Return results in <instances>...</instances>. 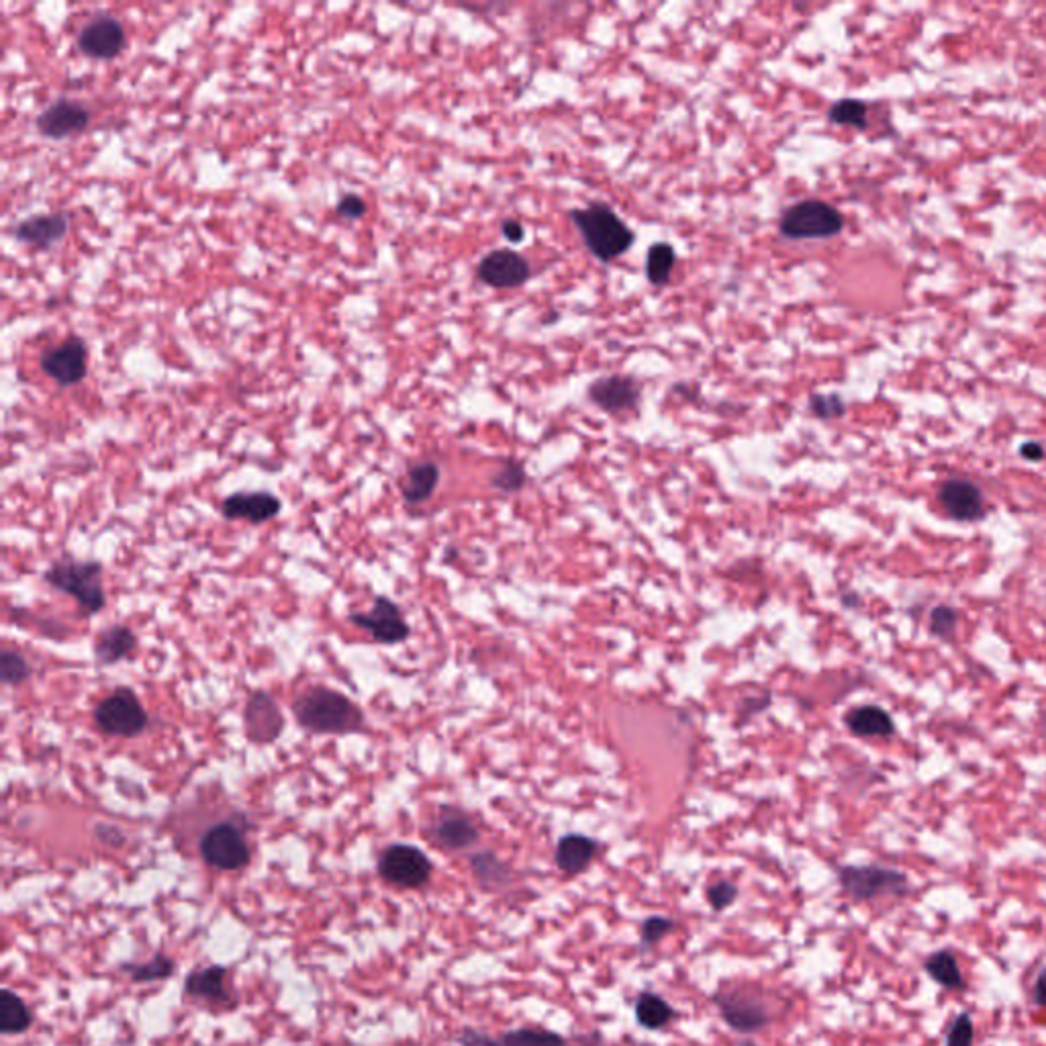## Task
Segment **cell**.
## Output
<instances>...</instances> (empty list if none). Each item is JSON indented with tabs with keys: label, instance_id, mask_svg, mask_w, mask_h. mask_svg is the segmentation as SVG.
I'll list each match as a JSON object with an SVG mask.
<instances>
[{
	"label": "cell",
	"instance_id": "cb8c5ba5",
	"mask_svg": "<svg viewBox=\"0 0 1046 1046\" xmlns=\"http://www.w3.org/2000/svg\"><path fill=\"white\" fill-rule=\"evenodd\" d=\"M137 646L135 634L125 626H113L105 630L97 642H94V658L101 667H111L125 656H129Z\"/></svg>",
	"mask_w": 1046,
	"mask_h": 1046
},
{
	"label": "cell",
	"instance_id": "484cf974",
	"mask_svg": "<svg viewBox=\"0 0 1046 1046\" xmlns=\"http://www.w3.org/2000/svg\"><path fill=\"white\" fill-rule=\"evenodd\" d=\"M440 481V468L434 462L415 464L403 483V497L407 503H423L432 497Z\"/></svg>",
	"mask_w": 1046,
	"mask_h": 1046
},
{
	"label": "cell",
	"instance_id": "1f68e13d",
	"mask_svg": "<svg viewBox=\"0 0 1046 1046\" xmlns=\"http://www.w3.org/2000/svg\"><path fill=\"white\" fill-rule=\"evenodd\" d=\"M928 973L944 987H963V977H961V971L957 967V961L955 957L950 953H938L934 955L928 965H926Z\"/></svg>",
	"mask_w": 1046,
	"mask_h": 1046
},
{
	"label": "cell",
	"instance_id": "d4e9b609",
	"mask_svg": "<svg viewBox=\"0 0 1046 1046\" xmlns=\"http://www.w3.org/2000/svg\"><path fill=\"white\" fill-rule=\"evenodd\" d=\"M634 1012H636L638 1024L642 1028H646V1030L667 1028L675 1020V1016H677L675 1008L667 1000H664L662 995L652 993V991H642L638 995Z\"/></svg>",
	"mask_w": 1046,
	"mask_h": 1046
},
{
	"label": "cell",
	"instance_id": "e0dca14e",
	"mask_svg": "<svg viewBox=\"0 0 1046 1046\" xmlns=\"http://www.w3.org/2000/svg\"><path fill=\"white\" fill-rule=\"evenodd\" d=\"M280 509V499L266 491L233 493L221 505V511L227 519H246L250 523L270 521L280 513Z\"/></svg>",
	"mask_w": 1046,
	"mask_h": 1046
},
{
	"label": "cell",
	"instance_id": "74e56055",
	"mask_svg": "<svg viewBox=\"0 0 1046 1046\" xmlns=\"http://www.w3.org/2000/svg\"><path fill=\"white\" fill-rule=\"evenodd\" d=\"M957 628V613L946 605H938L930 617V632L938 638H948Z\"/></svg>",
	"mask_w": 1046,
	"mask_h": 1046
},
{
	"label": "cell",
	"instance_id": "603a6c76",
	"mask_svg": "<svg viewBox=\"0 0 1046 1046\" xmlns=\"http://www.w3.org/2000/svg\"><path fill=\"white\" fill-rule=\"evenodd\" d=\"M846 726L852 734L865 738H885L895 732L889 713L877 705H863L846 716Z\"/></svg>",
	"mask_w": 1046,
	"mask_h": 1046
},
{
	"label": "cell",
	"instance_id": "8992f818",
	"mask_svg": "<svg viewBox=\"0 0 1046 1046\" xmlns=\"http://www.w3.org/2000/svg\"><path fill=\"white\" fill-rule=\"evenodd\" d=\"M201 854L207 865L219 871H237L250 863V848L244 834L227 822L205 832L201 838Z\"/></svg>",
	"mask_w": 1046,
	"mask_h": 1046
},
{
	"label": "cell",
	"instance_id": "7a4b0ae2",
	"mask_svg": "<svg viewBox=\"0 0 1046 1046\" xmlns=\"http://www.w3.org/2000/svg\"><path fill=\"white\" fill-rule=\"evenodd\" d=\"M570 219L581 231L585 246L601 262H611L624 256L634 244V231L617 217L611 207L603 203L570 211Z\"/></svg>",
	"mask_w": 1046,
	"mask_h": 1046
},
{
	"label": "cell",
	"instance_id": "6da1fadb",
	"mask_svg": "<svg viewBox=\"0 0 1046 1046\" xmlns=\"http://www.w3.org/2000/svg\"><path fill=\"white\" fill-rule=\"evenodd\" d=\"M301 728L313 734H358L364 730V713L340 691L313 687L293 703Z\"/></svg>",
	"mask_w": 1046,
	"mask_h": 1046
},
{
	"label": "cell",
	"instance_id": "e575fe53",
	"mask_svg": "<svg viewBox=\"0 0 1046 1046\" xmlns=\"http://www.w3.org/2000/svg\"><path fill=\"white\" fill-rule=\"evenodd\" d=\"M677 928V924L669 918L664 916H650L642 922V930H640V944L642 948H652L656 946L664 936L671 934L673 930Z\"/></svg>",
	"mask_w": 1046,
	"mask_h": 1046
},
{
	"label": "cell",
	"instance_id": "52a82bcc",
	"mask_svg": "<svg viewBox=\"0 0 1046 1046\" xmlns=\"http://www.w3.org/2000/svg\"><path fill=\"white\" fill-rule=\"evenodd\" d=\"M724 1022L740 1034H754L771 1024L769 1008L763 1000L744 989H730L713 995Z\"/></svg>",
	"mask_w": 1046,
	"mask_h": 1046
},
{
	"label": "cell",
	"instance_id": "b9f144b4",
	"mask_svg": "<svg viewBox=\"0 0 1046 1046\" xmlns=\"http://www.w3.org/2000/svg\"><path fill=\"white\" fill-rule=\"evenodd\" d=\"M501 231L505 235V240L511 242V244H519L523 240V235H526V231H523V225L519 221H515V219L503 221Z\"/></svg>",
	"mask_w": 1046,
	"mask_h": 1046
},
{
	"label": "cell",
	"instance_id": "4316f807",
	"mask_svg": "<svg viewBox=\"0 0 1046 1046\" xmlns=\"http://www.w3.org/2000/svg\"><path fill=\"white\" fill-rule=\"evenodd\" d=\"M225 975H227L225 967H209V969L195 971L186 979V991L197 997H203V1000L225 1002L227 1000V991L223 987Z\"/></svg>",
	"mask_w": 1046,
	"mask_h": 1046
},
{
	"label": "cell",
	"instance_id": "3957f363",
	"mask_svg": "<svg viewBox=\"0 0 1046 1046\" xmlns=\"http://www.w3.org/2000/svg\"><path fill=\"white\" fill-rule=\"evenodd\" d=\"M45 583L54 589L72 595L86 615L105 609L103 564L97 560H60L43 575Z\"/></svg>",
	"mask_w": 1046,
	"mask_h": 1046
},
{
	"label": "cell",
	"instance_id": "d6986e66",
	"mask_svg": "<svg viewBox=\"0 0 1046 1046\" xmlns=\"http://www.w3.org/2000/svg\"><path fill=\"white\" fill-rule=\"evenodd\" d=\"M432 836L436 844L448 850H464L479 840V830L460 810L444 807L432 828Z\"/></svg>",
	"mask_w": 1046,
	"mask_h": 1046
},
{
	"label": "cell",
	"instance_id": "5b68a950",
	"mask_svg": "<svg viewBox=\"0 0 1046 1046\" xmlns=\"http://www.w3.org/2000/svg\"><path fill=\"white\" fill-rule=\"evenodd\" d=\"M94 720L101 732L119 738H135L148 728V713L139 703L137 695L127 689H115L94 709Z\"/></svg>",
	"mask_w": 1046,
	"mask_h": 1046
},
{
	"label": "cell",
	"instance_id": "f546056e",
	"mask_svg": "<svg viewBox=\"0 0 1046 1046\" xmlns=\"http://www.w3.org/2000/svg\"><path fill=\"white\" fill-rule=\"evenodd\" d=\"M472 871L485 889H501L509 883V869L495 857L493 852H481L472 857Z\"/></svg>",
	"mask_w": 1046,
	"mask_h": 1046
},
{
	"label": "cell",
	"instance_id": "8fae6325",
	"mask_svg": "<svg viewBox=\"0 0 1046 1046\" xmlns=\"http://www.w3.org/2000/svg\"><path fill=\"white\" fill-rule=\"evenodd\" d=\"M86 344L78 338H68L56 348H47L41 356L43 372L54 378L56 383L70 387L80 383L86 374Z\"/></svg>",
	"mask_w": 1046,
	"mask_h": 1046
},
{
	"label": "cell",
	"instance_id": "d590c367",
	"mask_svg": "<svg viewBox=\"0 0 1046 1046\" xmlns=\"http://www.w3.org/2000/svg\"><path fill=\"white\" fill-rule=\"evenodd\" d=\"M707 901L713 912H724L738 897V887L732 881H718L707 887Z\"/></svg>",
	"mask_w": 1046,
	"mask_h": 1046
},
{
	"label": "cell",
	"instance_id": "83f0119b",
	"mask_svg": "<svg viewBox=\"0 0 1046 1046\" xmlns=\"http://www.w3.org/2000/svg\"><path fill=\"white\" fill-rule=\"evenodd\" d=\"M31 1026L29 1008L21 997L9 989L0 997V1030L5 1034H21Z\"/></svg>",
	"mask_w": 1046,
	"mask_h": 1046
},
{
	"label": "cell",
	"instance_id": "f1b7e54d",
	"mask_svg": "<svg viewBox=\"0 0 1046 1046\" xmlns=\"http://www.w3.org/2000/svg\"><path fill=\"white\" fill-rule=\"evenodd\" d=\"M677 264V254L669 244H654L646 256V278L654 287L667 284Z\"/></svg>",
	"mask_w": 1046,
	"mask_h": 1046
},
{
	"label": "cell",
	"instance_id": "44dd1931",
	"mask_svg": "<svg viewBox=\"0 0 1046 1046\" xmlns=\"http://www.w3.org/2000/svg\"><path fill=\"white\" fill-rule=\"evenodd\" d=\"M597 842L583 834H568L562 836L556 846V865L566 875H579L583 873L591 861L595 859Z\"/></svg>",
	"mask_w": 1046,
	"mask_h": 1046
},
{
	"label": "cell",
	"instance_id": "4fadbf2b",
	"mask_svg": "<svg viewBox=\"0 0 1046 1046\" xmlns=\"http://www.w3.org/2000/svg\"><path fill=\"white\" fill-rule=\"evenodd\" d=\"M125 45L123 25L115 17L92 19L78 35V47L82 54L94 60H111L119 56Z\"/></svg>",
	"mask_w": 1046,
	"mask_h": 1046
},
{
	"label": "cell",
	"instance_id": "8d00e7d4",
	"mask_svg": "<svg viewBox=\"0 0 1046 1046\" xmlns=\"http://www.w3.org/2000/svg\"><path fill=\"white\" fill-rule=\"evenodd\" d=\"M810 411L820 417V419H836L840 415H844L846 411V405L842 401L840 395L832 393V395H814L810 399Z\"/></svg>",
	"mask_w": 1046,
	"mask_h": 1046
},
{
	"label": "cell",
	"instance_id": "7402d4cb",
	"mask_svg": "<svg viewBox=\"0 0 1046 1046\" xmlns=\"http://www.w3.org/2000/svg\"><path fill=\"white\" fill-rule=\"evenodd\" d=\"M66 231H68V217L58 213V215H37V217L23 221L17 227L15 235L25 244H31L37 248H47V246L60 242L66 235Z\"/></svg>",
	"mask_w": 1046,
	"mask_h": 1046
},
{
	"label": "cell",
	"instance_id": "ab89813d",
	"mask_svg": "<svg viewBox=\"0 0 1046 1046\" xmlns=\"http://www.w3.org/2000/svg\"><path fill=\"white\" fill-rule=\"evenodd\" d=\"M973 1044V1022L967 1014H961L950 1026L946 1046H971Z\"/></svg>",
	"mask_w": 1046,
	"mask_h": 1046
},
{
	"label": "cell",
	"instance_id": "d6a6232c",
	"mask_svg": "<svg viewBox=\"0 0 1046 1046\" xmlns=\"http://www.w3.org/2000/svg\"><path fill=\"white\" fill-rule=\"evenodd\" d=\"M29 675H31V669L21 654L11 652V650H5L3 654H0V679H3L5 685L23 683L25 679H29Z\"/></svg>",
	"mask_w": 1046,
	"mask_h": 1046
},
{
	"label": "cell",
	"instance_id": "ee69618b",
	"mask_svg": "<svg viewBox=\"0 0 1046 1046\" xmlns=\"http://www.w3.org/2000/svg\"><path fill=\"white\" fill-rule=\"evenodd\" d=\"M1034 1002L1038 1006H1046V969L1038 975L1034 985Z\"/></svg>",
	"mask_w": 1046,
	"mask_h": 1046
},
{
	"label": "cell",
	"instance_id": "f35d334b",
	"mask_svg": "<svg viewBox=\"0 0 1046 1046\" xmlns=\"http://www.w3.org/2000/svg\"><path fill=\"white\" fill-rule=\"evenodd\" d=\"M523 483H526V472L515 462H507L493 477V487L501 491H517Z\"/></svg>",
	"mask_w": 1046,
	"mask_h": 1046
},
{
	"label": "cell",
	"instance_id": "9a60e30c",
	"mask_svg": "<svg viewBox=\"0 0 1046 1046\" xmlns=\"http://www.w3.org/2000/svg\"><path fill=\"white\" fill-rule=\"evenodd\" d=\"M640 393V380L624 374L603 376L589 387V399L607 413H620L636 407Z\"/></svg>",
	"mask_w": 1046,
	"mask_h": 1046
},
{
	"label": "cell",
	"instance_id": "7c38bea8",
	"mask_svg": "<svg viewBox=\"0 0 1046 1046\" xmlns=\"http://www.w3.org/2000/svg\"><path fill=\"white\" fill-rule=\"evenodd\" d=\"M530 274V264L511 250H495L487 254L477 268L479 280L493 289L521 287L523 282H528Z\"/></svg>",
	"mask_w": 1046,
	"mask_h": 1046
},
{
	"label": "cell",
	"instance_id": "836d02e7",
	"mask_svg": "<svg viewBox=\"0 0 1046 1046\" xmlns=\"http://www.w3.org/2000/svg\"><path fill=\"white\" fill-rule=\"evenodd\" d=\"M137 983H144V981H156V979H166L170 973H172V961L164 955H158L156 959H152L150 963H144V965H125L123 967Z\"/></svg>",
	"mask_w": 1046,
	"mask_h": 1046
},
{
	"label": "cell",
	"instance_id": "5bb4252c",
	"mask_svg": "<svg viewBox=\"0 0 1046 1046\" xmlns=\"http://www.w3.org/2000/svg\"><path fill=\"white\" fill-rule=\"evenodd\" d=\"M246 736L256 744L274 742L284 728V718L266 691H254L246 703Z\"/></svg>",
	"mask_w": 1046,
	"mask_h": 1046
},
{
	"label": "cell",
	"instance_id": "f6af8a7d",
	"mask_svg": "<svg viewBox=\"0 0 1046 1046\" xmlns=\"http://www.w3.org/2000/svg\"><path fill=\"white\" fill-rule=\"evenodd\" d=\"M738 1046H754V1044H752V1042H740Z\"/></svg>",
	"mask_w": 1046,
	"mask_h": 1046
},
{
	"label": "cell",
	"instance_id": "2e32d148",
	"mask_svg": "<svg viewBox=\"0 0 1046 1046\" xmlns=\"http://www.w3.org/2000/svg\"><path fill=\"white\" fill-rule=\"evenodd\" d=\"M88 119H90V113H88V109L84 105L68 101V99H62V101L54 103L52 107H47L39 115L37 129L45 137L62 139V137H68L72 133L82 131L88 125Z\"/></svg>",
	"mask_w": 1046,
	"mask_h": 1046
},
{
	"label": "cell",
	"instance_id": "30bf717a",
	"mask_svg": "<svg viewBox=\"0 0 1046 1046\" xmlns=\"http://www.w3.org/2000/svg\"><path fill=\"white\" fill-rule=\"evenodd\" d=\"M840 883L844 891L857 899H871L877 895L901 893L908 887V879L903 873L869 865V867H842Z\"/></svg>",
	"mask_w": 1046,
	"mask_h": 1046
},
{
	"label": "cell",
	"instance_id": "60d3db41",
	"mask_svg": "<svg viewBox=\"0 0 1046 1046\" xmlns=\"http://www.w3.org/2000/svg\"><path fill=\"white\" fill-rule=\"evenodd\" d=\"M364 211H366V205H364V201H362L360 197H356V195H346V197L338 203V213H340L342 217H346V219H358V217L364 215Z\"/></svg>",
	"mask_w": 1046,
	"mask_h": 1046
},
{
	"label": "cell",
	"instance_id": "277c9868",
	"mask_svg": "<svg viewBox=\"0 0 1046 1046\" xmlns=\"http://www.w3.org/2000/svg\"><path fill=\"white\" fill-rule=\"evenodd\" d=\"M844 229V217L824 201H801L789 207L779 223L789 240H828Z\"/></svg>",
	"mask_w": 1046,
	"mask_h": 1046
},
{
	"label": "cell",
	"instance_id": "4dcf8cb0",
	"mask_svg": "<svg viewBox=\"0 0 1046 1046\" xmlns=\"http://www.w3.org/2000/svg\"><path fill=\"white\" fill-rule=\"evenodd\" d=\"M828 119L836 125L865 129L867 127V105L857 99H842L830 107Z\"/></svg>",
	"mask_w": 1046,
	"mask_h": 1046
},
{
	"label": "cell",
	"instance_id": "7bdbcfd3",
	"mask_svg": "<svg viewBox=\"0 0 1046 1046\" xmlns=\"http://www.w3.org/2000/svg\"><path fill=\"white\" fill-rule=\"evenodd\" d=\"M1020 454L1022 458L1026 460H1032V462H1038L1044 458V448L1038 444V442H1024L1020 446Z\"/></svg>",
	"mask_w": 1046,
	"mask_h": 1046
},
{
	"label": "cell",
	"instance_id": "ffe728a7",
	"mask_svg": "<svg viewBox=\"0 0 1046 1046\" xmlns=\"http://www.w3.org/2000/svg\"><path fill=\"white\" fill-rule=\"evenodd\" d=\"M938 499L950 517L973 521L983 515L981 491L969 481H948L940 487Z\"/></svg>",
	"mask_w": 1046,
	"mask_h": 1046
},
{
	"label": "cell",
	"instance_id": "ac0fdd59",
	"mask_svg": "<svg viewBox=\"0 0 1046 1046\" xmlns=\"http://www.w3.org/2000/svg\"><path fill=\"white\" fill-rule=\"evenodd\" d=\"M462 1046H566V1038L542 1028H517L505 1032L501 1038H489L474 1030H464L460 1034Z\"/></svg>",
	"mask_w": 1046,
	"mask_h": 1046
},
{
	"label": "cell",
	"instance_id": "ba28073f",
	"mask_svg": "<svg viewBox=\"0 0 1046 1046\" xmlns=\"http://www.w3.org/2000/svg\"><path fill=\"white\" fill-rule=\"evenodd\" d=\"M378 871L387 881L399 887H421L432 875V861L411 844H393L380 854Z\"/></svg>",
	"mask_w": 1046,
	"mask_h": 1046
},
{
	"label": "cell",
	"instance_id": "9c48e42d",
	"mask_svg": "<svg viewBox=\"0 0 1046 1046\" xmlns=\"http://www.w3.org/2000/svg\"><path fill=\"white\" fill-rule=\"evenodd\" d=\"M350 622L366 630L378 644H399L409 638V624L403 620L401 609L387 597H376L370 611L350 615Z\"/></svg>",
	"mask_w": 1046,
	"mask_h": 1046
}]
</instances>
